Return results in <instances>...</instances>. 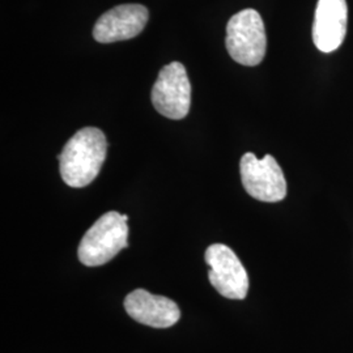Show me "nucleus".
<instances>
[{
	"label": "nucleus",
	"instance_id": "423d86ee",
	"mask_svg": "<svg viewBox=\"0 0 353 353\" xmlns=\"http://www.w3.org/2000/svg\"><path fill=\"white\" fill-rule=\"evenodd\" d=\"M210 265L208 279L214 290L229 300H243L249 292V276L239 256L227 245L214 243L204 254Z\"/></svg>",
	"mask_w": 353,
	"mask_h": 353
},
{
	"label": "nucleus",
	"instance_id": "f03ea898",
	"mask_svg": "<svg viewBox=\"0 0 353 353\" xmlns=\"http://www.w3.org/2000/svg\"><path fill=\"white\" fill-rule=\"evenodd\" d=\"M127 214L115 211L102 214L89 228L77 249L79 261L88 267L110 262L114 256L128 246Z\"/></svg>",
	"mask_w": 353,
	"mask_h": 353
},
{
	"label": "nucleus",
	"instance_id": "6e6552de",
	"mask_svg": "<svg viewBox=\"0 0 353 353\" xmlns=\"http://www.w3.org/2000/svg\"><path fill=\"white\" fill-rule=\"evenodd\" d=\"M125 309L132 319L150 327H172L181 318V310L173 300L145 290H132L127 294Z\"/></svg>",
	"mask_w": 353,
	"mask_h": 353
},
{
	"label": "nucleus",
	"instance_id": "7ed1b4c3",
	"mask_svg": "<svg viewBox=\"0 0 353 353\" xmlns=\"http://www.w3.org/2000/svg\"><path fill=\"white\" fill-rule=\"evenodd\" d=\"M225 45L234 62L248 67L261 63L267 50L265 23L261 14L252 8L233 14L228 23Z\"/></svg>",
	"mask_w": 353,
	"mask_h": 353
},
{
	"label": "nucleus",
	"instance_id": "1a4fd4ad",
	"mask_svg": "<svg viewBox=\"0 0 353 353\" xmlns=\"http://www.w3.org/2000/svg\"><path fill=\"white\" fill-rule=\"evenodd\" d=\"M348 23L345 0H318L313 23V41L322 52H332L341 48Z\"/></svg>",
	"mask_w": 353,
	"mask_h": 353
},
{
	"label": "nucleus",
	"instance_id": "20e7f679",
	"mask_svg": "<svg viewBox=\"0 0 353 353\" xmlns=\"http://www.w3.org/2000/svg\"><path fill=\"white\" fill-rule=\"evenodd\" d=\"M240 172L242 185L254 199L276 203L287 196L285 176L271 154L259 160L254 153H245L241 159Z\"/></svg>",
	"mask_w": 353,
	"mask_h": 353
},
{
	"label": "nucleus",
	"instance_id": "39448f33",
	"mask_svg": "<svg viewBox=\"0 0 353 353\" xmlns=\"http://www.w3.org/2000/svg\"><path fill=\"white\" fill-rule=\"evenodd\" d=\"M154 109L169 119H182L189 114L191 84L185 65L179 62L164 65L152 88Z\"/></svg>",
	"mask_w": 353,
	"mask_h": 353
},
{
	"label": "nucleus",
	"instance_id": "0eeeda50",
	"mask_svg": "<svg viewBox=\"0 0 353 353\" xmlns=\"http://www.w3.org/2000/svg\"><path fill=\"white\" fill-rule=\"evenodd\" d=\"M148 17V10L141 4L117 6L97 20L93 29V37L100 43L135 38L147 26Z\"/></svg>",
	"mask_w": 353,
	"mask_h": 353
},
{
	"label": "nucleus",
	"instance_id": "f257e3e1",
	"mask_svg": "<svg viewBox=\"0 0 353 353\" xmlns=\"http://www.w3.org/2000/svg\"><path fill=\"white\" fill-rule=\"evenodd\" d=\"M108 140L100 128L85 127L76 132L59 154V169L71 188H85L101 170L106 159Z\"/></svg>",
	"mask_w": 353,
	"mask_h": 353
}]
</instances>
